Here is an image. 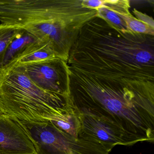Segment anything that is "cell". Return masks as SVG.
<instances>
[{
	"label": "cell",
	"instance_id": "cell-12",
	"mask_svg": "<svg viewBox=\"0 0 154 154\" xmlns=\"http://www.w3.org/2000/svg\"><path fill=\"white\" fill-rule=\"evenodd\" d=\"M118 14L125 22L128 29L131 32L154 36V28L133 17L129 11H122L118 12Z\"/></svg>",
	"mask_w": 154,
	"mask_h": 154
},
{
	"label": "cell",
	"instance_id": "cell-7",
	"mask_svg": "<svg viewBox=\"0 0 154 154\" xmlns=\"http://www.w3.org/2000/svg\"><path fill=\"white\" fill-rule=\"evenodd\" d=\"M79 114L82 125L79 138L97 140L110 151L117 145L130 146L136 144L120 129L112 124L92 116Z\"/></svg>",
	"mask_w": 154,
	"mask_h": 154
},
{
	"label": "cell",
	"instance_id": "cell-1",
	"mask_svg": "<svg viewBox=\"0 0 154 154\" xmlns=\"http://www.w3.org/2000/svg\"><path fill=\"white\" fill-rule=\"evenodd\" d=\"M154 36L86 23L66 62L72 105L116 117L154 107Z\"/></svg>",
	"mask_w": 154,
	"mask_h": 154
},
{
	"label": "cell",
	"instance_id": "cell-9",
	"mask_svg": "<svg viewBox=\"0 0 154 154\" xmlns=\"http://www.w3.org/2000/svg\"><path fill=\"white\" fill-rule=\"evenodd\" d=\"M38 41L34 36L22 29L10 43L4 51L0 63V71L11 65L29 46Z\"/></svg>",
	"mask_w": 154,
	"mask_h": 154
},
{
	"label": "cell",
	"instance_id": "cell-11",
	"mask_svg": "<svg viewBox=\"0 0 154 154\" xmlns=\"http://www.w3.org/2000/svg\"><path fill=\"white\" fill-rule=\"evenodd\" d=\"M54 57H56L49 45L45 42L38 41L29 46L9 66L36 63Z\"/></svg>",
	"mask_w": 154,
	"mask_h": 154
},
{
	"label": "cell",
	"instance_id": "cell-14",
	"mask_svg": "<svg viewBox=\"0 0 154 154\" xmlns=\"http://www.w3.org/2000/svg\"><path fill=\"white\" fill-rule=\"evenodd\" d=\"M133 13L136 16V18L137 19L139 20H140L141 22L147 24L149 26H150L152 28H154V20L152 17H150L149 16L147 15L143 14L140 11H138L136 9L133 11Z\"/></svg>",
	"mask_w": 154,
	"mask_h": 154
},
{
	"label": "cell",
	"instance_id": "cell-10",
	"mask_svg": "<svg viewBox=\"0 0 154 154\" xmlns=\"http://www.w3.org/2000/svg\"><path fill=\"white\" fill-rule=\"evenodd\" d=\"M130 8V1L128 0H103L101 7L97 10V17L120 30L128 31L129 30L118 13Z\"/></svg>",
	"mask_w": 154,
	"mask_h": 154
},
{
	"label": "cell",
	"instance_id": "cell-4",
	"mask_svg": "<svg viewBox=\"0 0 154 154\" xmlns=\"http://www.w3.org/2000/svg\"><path fill=\"white\" fill-rule=\"evenodd\" d=\"M36 143L38 154H109L111 152L97 140L72 137L52 122L24 123Z\"/></svg>",
	"mask_w": 154,
	"mask_h": 154
},
{
	"label": "cell",
	"instance_id": "cell-2",
	"mask_svg": "<svg viewBox=\"0 0 154 154\" xmlns=\"http://www.w3.org/2000/svg\"><path fill=\"white\" fill-rule=\"evenodd\" d=\"M97 17L83 0H0L1 24L24 29L48 43L66 62L82 28Z\"/></svg>",
	"mask_w": 154,
	"mask_h": 154
},
{
	"label": "cell",
	"instance_id": "cell-8",
	"mask_svg": "<svg viewBox=\"0 0 154 154\" xmlns=\"http://www.w3.org/2000/svg\"><path fill=\"white\" fill-rule=\"evenodd\" d=\"M49 122L57 128L73 137L78 139L82 131L79 113L70 103L54 114Z\"/></svg>",
	"mask_w": 154,
	"mask_h": 154
},
{
	"label": "cell",
	"instance_id": "cell-5",
	"mask_svg": "<svg viewBox=\"0 0 154 154\" xmlns=\"http://www.w3.org/2000/svg\"><path fill=\"white\" fill-rule=\"evenodd\" d=\"M37 86L46 91L70 97L66 62L57 57L20 65Z\"/></svg>",
	"mask_w": 154,
	"mask_h": 154
},
{
	"label": "cell",
	"instance_id": "cell-15",
	"mask_svg": "<svg viewBox=\"0 0 154 154\" xmlns=\"http://www.w3.org/2000/svg\"><path fill=\"white\" fill-rule=\"evenodd\" d=\"M5 114H7V113L5 112V109L3 108V105H2L1 102L0 101V116Z\"/></svg>",
	"mask_w": 154,
	"mask_h": 154
},
{
	"label": "cell",
	"instance_id": "cell-13",
	"mask_svg": "<svg viewBox=\"0 0 154 154\" xmlns=\"http://www.w3.org/2000/svg\"><path fill=\"white\" fill-rule=\"evenodd\" d=\"M22 29L5 24H0V63L4 51L11 42Z\"/></svg>",
	"mask_w": 154,
	"mask_h": 154
},
{
	"label": "cell",
	"instance_id": "cell-3",
	"mask_svg": "<svg viewBox=\"0 0 154 154\" xmlns=\"http://www.w3.org/2000/svg\"><path fill=\"white\" fill-rule=\"evenodd\" d=\"M69 97L39 88L20 66H11L0 71V101L7 114L23 123L49 121L69 103Z\"/></svg>",
	"mask_w": 154,
	"mask_h": 154
},
{
	"label": "cell",
	"instance_id": "cell-6",
	"mask_svg": "<svg viewBox=\"0 0 154 154\" xmlns=\"http://www.w3.org/2000/svg\"><path fill=\"white\" fill-rule=\"evenodd\" d=\"M0 154H38L26 126L8 114L0 116Z\"/></svg>",
	"mask_w": 154,
	"mask_h": 154
}]
</instances>
